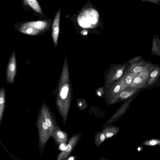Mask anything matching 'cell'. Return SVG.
<instances>
[{"mask_svg":"<svg viewBox=\"0 0 160 160\" xmlns=\"http://www.w3.org/2000/svg\"><path fill=\"white\" fill-rule=\"evenodd\" d=\"M59 83L56 104L60 114L64 119L66 118L67 109V97L69 91V78L67 62H65Z\"/></svg>","mask_w":160,"mask_h":160,"instance_id":"obj_1","label":"cell"},{"mask_svg":"<svg viewBox=\"0 0 160 160\" xmlns=\"http://www.w3.org/2000/svg\"><path fill=\"white\" fill-rule=\"evenodd\" d=\"M142 144L145 146H160V139H152L147 140L143 142Z\"/></svg>","mask_w":160,"mask_h":160,"instance_id":"obj_17","label":"cell"},{"mask_svg":"<svg viewBox=\"0 0 160 160\" xmlns=\"http://www.w3.org/2000/svg\"><path fill=\"white\" fill-rule=\"evenodd\" d=\"M129 66L128 64H119L111 68L106 76L105 82L107 87L122 76L125 70Z\"/></svg>","mask_w":160,"mask_h":160,"instance_id":"obj_4","label":"cell"},{"mask_svg":"<svg viewBox=\"0 0 160 160\" xmlns=\"http://www.w3.org/2000/svg\"><path fill=\"white\" fill-rule=\"evenodd\" d=\"M94 10H88L86 11L80 15V16L78 17V21L79 23L81 25L91 23L94 24L98 20V17H97L98 15H97L98 13L96 12L94 13Z\"/></svg>","mask_w":160,"mask_h":160,"instance_id":"obj_7","label":"cell"},{"mask_svg":"<svg viewBox=\"0 0 160 160\" xmlns=\"http://www.w3.org/2000/svg\"><path fill=\"white\" fill-rule=\"evenodd\" d=\"M24 1L36 12L42 13L41 9L37 0H24Z\"/></svg>","mask_w":160,"mask_h":160,"instance_id":"obj_16","label":"cell"},{"mask_svg":"<svg viewBox=\"0 0 160 160\" xmlns=\"http://www.w3.org/2000/svg\"><path fill=\"white\" fill-rule=\"evenodd\" d=\"M73 159L74 158L73 157H71L68 159L69 160H73Z\"/></svg>","mask_w":160,"mask_h":160,"instance_id":"obj_24","label":"cell"},{"mask_svg":"<svg viewBox=\"0 0 160 160\" xmlns=\"http://www.w3.org/2000/svg\"><path fill=\"white\" fill-rule=\"evenodd\" d=\"M153 65L146 71L138 73L130 84V88L138 90L146 88L149 75Z\"/></svg>","mask_w":160,"mask_h":160,"instance_id":"obj_3","label":"cell"},{"mask_svg":"<svg viewBox=\"0 0 160 160\" xmlns=\"http://www.w3.org/2000/svg\"><path fill=\"white\" fill-rule=\"evenodd\" d=\"M81 105H82V103H80L79 104V105H80V106H81Z\"/></svg>","mask_w":160,"mask_h":160,"instance_id":"obj_27","label":"cell"},{"mask_svg":"<svg viewBox=\"0 0 160 160\" xmlns=\"http://www.w3.org/2000/svg\"><path fill=\"white\" fill-rule=\"evenodd\" d=\"M37 125L40 146V148H42L49 138L51 136V133L47 124L41 112L38 118Z\"/></svg>","mask_w":160,"mask_h":160,"instance_id":"obj_2","label":"cell"},{"mask_svg":"<svg viewBox=\"0 0 160 160\" xmlns=\"http://www.w3.org/2000/svg\"><path fill=\"white\" fill-rule=\"evenodd\" d=\"M142 2H151L160 6V0H139Z\"/></svg>","mask_w":160,"mask_h":160,"instance_id":"obj_19","label":"cell"},{"mask_svg":"<svg viewBox=\"0 0 160 160\" xmlns=\"http://www.w3.org/2000/svg\"><path fill=\"white\" fill-rule=\"evenodd\" d=\"M19 31L22 33L30 35H36L40 31L36 30L31 27L23 24L20 28Z\"/></svg>","mask_w":160,"mask_h":160,"instance_id":"obj_14","label":"cell"},{"mask_svg":"<svg viewBox=\"0 0 160 160\" xmlns=\"http://www.w3.org/2000/svg\"><path fill=\"white\" fill-rule=\"evenodd\" d=\"M153 65V64L141 60L130 64L123 73H138L146 71Z\"/></svg>","mask_w":160,"mask_h":160,"instance_id":"obj_5","label":"cell"},{"mask_svg":"<svg viewBox=\"0 0 160 160\" xmlns=\"http://www.w3.org/2000/svg\"><path fill=\"white\" fill-rule=\"evenodd\" d=\"M40 112L47 124L51 133L54 130L58 129L57 126H54L50 111L45 104L42 105Z\"/></svg>","mask_w":160,"mask_h":160,"instance_id":"obj_9","label":"cell"},{"mask_svg":"<svg viewBox=\"0 0 160 160\" xmlns=\"http://www.w3.org/2000/svg\"><path fill=\"white\" fill-rule=\"evenodd\" d=\"M141 57L140 56L135 57L129 60L128 61V62L130 64L141 60Z\"/></svg>","mask_w":160,"mask_h":160,"instance_id":"obj_20","label":"cell"},{"mask_svg":"<svg viewBox=\"0 0 160 160\" xmlns=\"http://www.w3.org/2000/svg\"><path fill=\"white\" fill-rule=\"evenodd\" d=\"M16 63L15 53H12L9 59L7 71V80L8 82L12 84L14 82L16 73Z\"/></svg>","mask_w":160,"mask_h":160,"instance_id":"obj_6","label":"cell"},{"mask_svg":"<svg viewBox=\"0 0 160 160\" xmlns=\"http://www.w3.org/2000/svg\"><path fill=\"white\" fill-rule=\"evenodd\" d=\"M138 89L130 88L128 91H124L122 92L119 95L120 98H127L136 92Z\"/></svg>","mask_w":160,"mask_h":160,"instance_id":"obj_18","label":"cell"},{"mask_svg":"<svg viewBox=\"0 0 160 160\" xmlns=\"http://www.w3.org/2000/svg\"><path fill=\"white\" fill-rule=\"evenodd\" d=\"M142 150V147H139L138 148V150L139 152L141 150Z\"/></svg>","mask_w":160,"mask_h":160,"instance_id":"obj_23","label":"cell"},{"mask_svg":"<svg viewBox=\"0 0 160 160\" xmlns=\"http://www.w3.org/2000/svg\"><path fill=\"white\" fill-rule=\"evenodd\" d=\"M51 136L58 143H64L67 140V134L58 129L54 130L52 132Z\"/></svg>","mask_w":160,"mask_h":160,"instance_id":"obj_11","label":"cell"},{"mask_svg":"<svg viewBox=\"0 0 160 160\" xmlns=\"http://www.w3.org/2000/svg\"><path fill=\"white\" fill-rule=\"evenodd\" d=\"M100 139L101 141H103L104 140L105 136L102 133L101 134L100 137Z\"/></svg>","mask_w":160,"mask_h":160,"instance_id":"obj_22","label":"cell"},{"mask_svg":"<svg viewBox=\"0 0 160 160\" xmlns=\"http://www.w3.org/2000/svg\"><path fill=\"white\" fill-rule=\"evenodd\" d=\"M98 94L99 95V96H101V93H100V92H98Z\"/></svg>","mask_w":160,"mask_h":160,"instance_id":"obj_25","label":"cell"},{"mask_svg":"<svg viewBox=\"0 0 160 160\" xmlns=\"http://www.w3.org/2000/svg\"><path fill=\"white\" fill-rule=\"evenodd\" d=\"M5 95L4 89H1L0 91V123H1L5 107Z\"/></svg>","mask_w":160,"mask_h":160,"instance_id":"obj_15","label":"cell"},{"mask_svg":"<svg viewBox=\"0 0 160 160\" xmlns=\"http://www.w3.org/2000/svg\"><path fill=\"white\" fill-rule=\"evenodd\" d=\"M152 53L153 54L160 57V39L156 35L154 36L153 38Z\"/></svg>","mask_w":160,"mask_h":160,"instance_id":"obj_13","label":"cell"},{"mask_svg":"<svg viewBox=\"0 0 160 160\" xmlns=\"http://www.w3.org/2000/svg\"><path fill=\"white\" fill-rule=\"evenodd\" d=\"M61 10L60 9L57 12L52 24V35L53 41L56 47L57 45L59 34V27Z\"/></svg>","mask_w":160,"mask_h":160,"instance_id":"obj_8","label":"cell"},{"mask_svg":"<svg viewBox=\"0 0 160 160\" xmlns=\"http://www.w3.org/2000/svg\"><path fill=\"white\" fill-rule=\"evenodd\" d=\"M87 32H84L83 34H84V35H86V34H87Z\"/></svg>","mask_w":160,"mask_h":160,"instance_id":"obj_26","label":"cell"},{"mask_svg":"<svg viewBox=\"0 0 160 160\" xmlns=\"http://www.w3.org/2000/svg\"><path fill=\"white\" fill-rule=\"evenodd\" d=\"M23 24L40 31L46 28L47 26V23L44 21H38L28 22Z\"/></svg>","mask_w":160,"mask_h":160,"instance_id":"obj_12","label":"cell"},{"mask_svg":"<svg viewBox=\"0 0 160 160\" xmlns=\"http://www.w3.org/2000/svg\"><path fill=\"white\" fill-rule=\"evenodd\" d=\"M160 76V67L158 65H153L149 75L147 86L154 84Z\"/></svg>","mask_w":160,"mask_h":160,"instance_id":"obj_10","label":"cell"},{"mask_svg":"<svg viewBox=\"0 0 160 160\" xmlns=\"http://www.w3.org/2000/svg\"><path fill=\"white\" fill-rule=\"evenodd\" d=\"M113 135V134L111 132H108L106 134V136L108 137H112Z\"/></svg>","mask_w":160,"mask_h":160,"instance_id":"obj_21","label":"cell"}]
</instances>
